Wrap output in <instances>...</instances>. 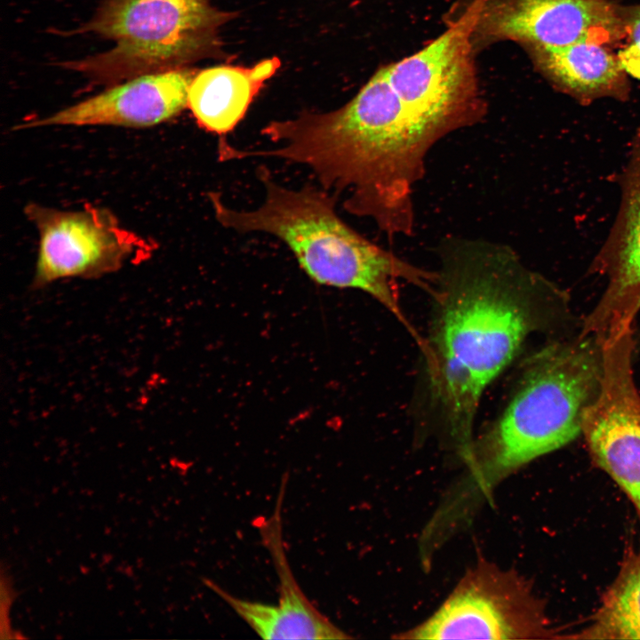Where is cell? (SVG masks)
Here are the masks:
<instances>
[{
  "instance_id": "cell-1",
  "label": "cell",
  "mask_w": 640,
  "mask_h": 640,
  "mask_svg": "<svg viewBox=\"0 0 640 640\" xmlns=\"http://www.w3.org/2000/svg\"><path fill=\"white\" fill-rule=\"evenodd\" d=\"M439 258L433 318L420 345L428 404L463 459L484 391L563 298L502 244L447 240Z\"/></svg>"
},
{
  "instance_id": "cell-2",
  "label": "cell",
  "mask_w": 640,
  "mask_h": 640,
  "mask_svg": "<svg viewBox=\"0 0 640 640\" xmlns=\"http://www.w3.org/2000/svg\"><path fill=\"white\" fill-rule=\"evenodd\" d=\"M262 134L276 146H230L228 159L276 157L304 164L324 189L348 193L344 207L351 214L370 218L389 238L412 234L413 187L422 178L428 149L387 66L342 107L272 121Z\"/></svg>"
},
{
  "instance_id": "cell-3",
  "label": "cell",
  "mask_w": 640,
  "mask_h": 640,
  "mask_svg": "<svg viewBox=\"0 0 640 640\" xmlns=\"http://www.w3.org/2000/svg\"><path fill=\"white\" fill-rule=\"evenodd\" d=\"M602 369L601 343L592 335L531 356L504 410L474 437L467 470L447 494L452 507L470 516L505 477L579 436Z\"/></svg>"
},
{
  "instance_id": "cell-4",
  "label": "cell",
  "mask_w": 640,
  "mask_h": 640,
  "mask_svg": "<svg viewBox=\"0 0 640 640\" xmlns=\"http://www.w3.org/2000/svg\"><path fill=\"white\" fill-rule=\"evenodd\" d=\"M260 178L266 196L254 210L233 209L222 202L220 194L209 195L220 225L242 233L275 236L290 248L313 281L366 292L415 335L401 308L399 283L407 282L431 293L436 271L418 268L364 238L339 217L336 198L325 189L284 188L265 171L260 172Z\"/></svg>"
},
{
  "instance_id": "cell-5",
  "label": "cell",
  "mask_w": 640,
  "mask_h": 640,
  "mask_svg": "<svg viewBox=\"0 0 640 640\" xmlns=\"http://www.w3.org/2000/svg\"><path fill=\"white\" fill-rule=\"evenodd\" d=\"M229 18L209 0H107L85 28L116 45L76 65L101 78L177 68L213 50Z\"/></svg>"
},
{
  "instance_id": "cell-6",
  "label": "cell",
  "mask_w": 640,
  "mask_h": 640,
  "mask_svg": "<svg viewBox=\"0 0 640 640\" xmlns=\"http://www.w3.org/2000/svg\"><path fill=\"white\" fill-rule=\"evenodd\" d=\"M486 0L465 11L419 52L387 65L388 77L429 150L446 135L476 124L485 111L472 56Z\"/></svg>"
},
{
  "instance_id": "cell-7",
  "label": "cell",
  "mask_w": 640,
  "mask_h": 640,
  "mask_svg": "<svg viewBox=\"0 0 640 640\" xmlns=\"http://www.w3.org/2000/svg\"><path fill=\"white\" fill-rule=\"evenodd\" d=\"M525 577L478 557L441 606L399 639L558 638Z\"/></svg>"
},
{
  "instance_id": "cell-8",
  "label": "cell",
  "mask_w": 640,
  "mask_h": 640,
  "mask_svg": "<svg viewBox=\"0 0 640 640\" xmlns=\"http://www.w3.org/2000/svg\"><path fill=\"white\" fill-rule=\"evenodd\" d=\"M25 212L40 237L36 288L64 278H94L112 273L142 248L143 241L103 208L60 211L33 204Z\"/></svg>"
},
{
  "instance_id": "cell-9",
  "label": "cell",
  "mask_w": 640,
  "mask_h": 640,
  "mask_svg": "<svg viewBox=\"0 0 640 640\" xmlns=\"http://www.w3.org/2000/svg\"><path fill=\"white\" fill-rule=\"evenodd\" d=\"M626 9L617 0H486L474 43L512 40L526 48L585 40L604 44L626 34Z\"/></svg>"
},
{
  "instance_id": "cell-10",
  "label": "cell",
  "mask_w": 640,
  "mask_h": 640,
  "mask_svg": "<svg viewBox=\"0 0 640 640\" xmlns=\"http://www.w3.org/2000/svg\"><path fill=\"white\" fill-rule=\"evenodd\" d=\"M618 180L621 188L619 212L590 268L606 276L607 287L584 320L581 332L599 340L633 326L640 310V128Z\"/></svg>"
},
{
  "instance_id": "cell-11",
  "label": "cell",
  "mask_w": 640,
  "mask_h": 640,
  "mask_svg": "<svg viewBox=\"0 0 640 640\" xmlns=\"http://www.w3.org/2000/svg\"><path fill=\"white\" fill-rule=\"evenodd\" d=\"M287 478L283 476L272 514L258 524L261 540L278 578L277 603L266 604L240 598L209 579H204V583L261 638H353L309 601L292 573L286 556L282 527V508Z\"/></svg>"
},
{
  "instance_id": "cell-12",
  "label": "cell",
  "mask_w": 640,
  "mask_h": 640,
  "mask_svg": "<svg viewBox=\"0 0 640 640\" xmlns=\"http://www.w3.org/2000/svg\"><path fill=\"white\" fill-rule=\"evenodd\" d=\"M196 73L172 68L147 73L34 120L24 127L46 125H115L142 128L169 120L188 107V90Z\"/></svg>"
},
{
  "instance_id": "cell-13",
  "label": "cell",
  "mask_w": 640,
  "mask_h": 640,
  "mask_svg": "<svg viewBox=\"0 0 640 640\" xmlns=\"http://www.w3.org/2000/svg\"><path fill=\"white\" fill-rule=\"evenodd\" d=\"M527 49L541 74L556 89L582 104L601 98L628 99L627 73L604 44L585 40Z\"/></svg>"
},
{
  "instance_id": "cell-14",
  "label": "cell",
  "mask_w": 640,
  "mask_h": 640,
  "mask_svg": "<svg viewBox=\"0 0 640 640\" xmlns=\"http://www.w3.org/2000/svg\"><path fill=\"white\" fill-rule=\"evenodd\" d=\"M280 66L274 57L252 68L216 66L196 74L188 90V107L201 128L225 135L244 116L264 82Z\"/></svg>"
},
{
  "instance_id": "cell-15",
  "label": "cell",
  "mask_w": 640,
  "mask_h": 640,
  "mask_svg": "<svg viewBox=\"0 0 640 640\" xmlns=\"http://www.w3.org/2000/svg\"><path fill=\"white\" fill-rule=\"evenodd\" d=\"M570 638L640 639V552H631L587 627Z\"/></svg>"
},
{
  "instance_id": "cell-16",
  "label": "cell",
  "mask_w": 640,
  "mask_h": 640,
  "mask_svg": "<svg viewBox=\"0 0 640 640\" xmlns=\"http://www.w3.org/2000/svg\"><path fill=\"white\" fill-rule=\"evenodd\" d=\"M618 60L623 70L640 79V47L631 43L618 53Z\"/></svg>"
},
{
  "instance_id": "cell-17",
  "label": "cell",
  "mask_w": 640,
  "mask_h": 640,
  "mask_svg": "<svg viewBox=\"0 0 640 640\" xmlns=\"http://www.w3.org/2000/svg\"><path fill=\"white\" fill-rule=\"evenodd\" d=\"M626 34L640 47V4L626 9Z\"/></svg>"
}]
</instances>
